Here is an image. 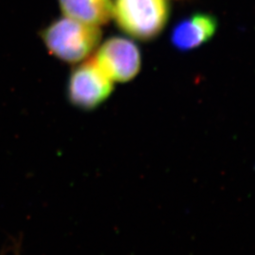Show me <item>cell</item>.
<instances>
[{
	"instance_id": "cell-6",
	"label": "cell",
	"mask_w": 255,
	"mask_h": 255,
	"mask_svg": "<svg viewBox=\"0 0 255 255\" xmlns=\"http://www.w3.org/2000/svg\"><path fill=\"white\" fill-rule=\"evenodd\" d=\"M66 17L100 27L113 18V0H59Z\"/></svg>"
},
{
	"instance_id": "cell-5",
	"label": "cell",
	"mask_w": 255,
	"mask_h": 255,
	"mask_svg": "<svg viewBox=\"0 0 255 255\" xmlns=\"http://www.w3.org/2000/svg\"><path fill=\"white\" fill-rule=\"evenodd\" d=\"M218 27L217 19L208 13H196L181 21L171 35L173 46L180 50L195 49L208 42Z\"/></svg>"
},
{
	"instance_id": "cell-2",
	"label": "cell",
	"mask_w": 255,
	"mask_h": 255,
	"mask_svg": "<svg viewBox=\"0 0 255 255\" xmlns=\"http://www.w3.org/2000/svg\"><path fill=\"white\" fill-rule=\"evenodd\" d=\"M166 0H114L113 17L128 35L141 40L157 36L166 25Z\"/></svg>"
},
{
	"instance_id": "cell-1",
	"label": "cell",
	"mask_w": 255,
	"mask_h": 255,
	"mask_svg": "<svg viewBox=\"0 0 255 255\" xmlns=\"http://www.w3.org/2000/svg\"><path fill=\"white\" fill-rule=\"evenodd\" d=\"M43 40L51 54L67 63L88 57L101 42L100 27L64 16L43 31Z\"/></svg>"
},
{
	"instance_id": "cell-4",
	"label": "cell",
	"mask_w": 255,
	"mask_h": 255,
	"mask_svg": "<svg viewBox=\"0 0 255 255\" xmlns=\"http://www.w3.org/2000/svg\"><path fill=\"white\" fill-rule=\"evenodd\" d=\"M113 88V82L91 60L79 65L71 74L68 98L81 109H95L109 98Z\"/></svg>"
},
{
	"instance_id": "cell-3",
	"label": "cell",
	"mask_w": 255,
	"mask_h": 255,
	"mask_svg": "<svg viewBox=\"0 0 255 255\" xmlns=\"http://www.w3.org/2000/svg\"><path fill=\"white\" fill-rule=\"evenodd\" d=\"M93 61L112 82L132 80L141 66V56L136 45L122 37H113L102 44Z\"/></svg>"
}]
</instances>
